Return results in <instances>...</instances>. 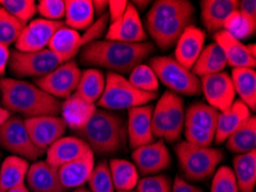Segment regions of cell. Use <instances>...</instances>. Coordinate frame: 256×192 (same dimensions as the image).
Here are the masks:
<instances>
[{
	"label": "cell",
	"mask_w": 256,
	"mask_h": 192,
	"mask_svg": "<svg viewBox=\"0 0 256 192\" xmlns=\"http://www.w3.org/2000/svg\"><path fill=\"white\" fill-rule=\"evenodd\" d=\"M150 42L124 43L118 41H96L80 51V62L88 67L107 68L112 73L130 74L154 52Z\"/></svg>",
	"instance_id": "1"
},
{
	"label": "cell",
	"mask_w": 256,
	"mask_h": 192,
	"mask_svg": "<svg viewBox=\"0 0 256 192\" xmlns=\"http://www.w3.org/2000/svg\"><path fill=\"white\" fill-rule=\"evenodd\" d=\"M194 13V6L188 0H158L146 14V29L158 48L169 50L193 25Z\"/></svg>",
	"instance_id": "2"
},
{
	"label": "cell",
	"mask_w": 256,
	"mask_h": 192,
	"mask_svg": "<svg viewBox=\"0 0 256 192\" xmlns=\"http://www.w3.org/2000/svg\"><path fill=\"white\" fill-rule=\"evenodd\" d=\"M0 100L10 114L26 119L38 116H58L61 100L42 91L37 85L18 78L0 77Z\"/></svg>",
	"instance_id": "3"
},
{
	"label": "cell",
	"mask_w": 256,
	"mask_h": 192,
	"mask_svg": "<svg viewBox=\"0 0 256 192\" xmlns=\"http://www.w3.org/2000/svg\"><path fill=\"white\" fill-rule=\"evenodd\" d=\"M94 154L110 155L124 150L128 143L126 122L122 115L96 108L83 128L74 131Z\"/></svg>",
	"instance_id": "4"
},
{
	"label": "cell",
	"mask_w": 256,
	"mask_h": 192,
	"mask_svg": "<svg viewBox=\"0 0 256 192\" xmlns=\"http://www.w3.org/2000/svg\"><path fill=\"white\" fill-rule=\"evenodd\" d=\"M184 179L202 182L216 171L224 158L218 148L196 146L188 142H180L174 147Z\"/></svg>",
	"instance_id": "5"
},
{
	"label": "cell",
	"mask_w": 256,
	"mask_h": 192,
	"mask_svg": "<svg viewBox=\"0 0 256 192\" xmlns=\"http://www.w3.org/2000/svg\"><path fill=\"white\" fill-rule=\"evenodd\" d=\"M158 98V93L144 92L134 88L128 78L110 72L106 76V85L102 96L96 105L107 111L130 109L147 105Z\"/></svg>",
	"instance_id": "6"
},
{
	"label": "cell",
	"mask_w": 256,
	"mask_h": 192,
	"mask_svg": "<svg viewBox=\"0 0 256 192\" xmlns=\"http://www.w3.org/2000/svg\"><path fill=\"white\" fill-rule=\"evenodd\" d=\"M150 67L162 84L176 95L198 96L201 92L200 78L192 70L183 67L172 57H154L150 59Z\"/></svg>",
	"instance_id": "7"
},
{
	"label": "cell",
	"mask_w": 256,
	"mask_h": 192,
	"mask_svg": "<svg viewBox=\"0 0 256 192\" xmlns=\"http://www.w3.org/2000/svg\"><path fill=\"white\" fill-rule=\"evenodd\" d=\"M61 64V59L48 49L37 52H20L13 50L10 53L7 67L15 77L40 78L48 75Z\"/></svg>",
	"instance_id": "8"
},
{
	"label": "cell",
	"mask_w": 256,
	"mask_h": 192,
	"mask_svg": "<svg viewBox=\"0 0 256 192\" xmlns=\"http://www.w3.org/2000/svg\"><path fill=\"white\" fill-rule=\"evenodd\" d=\"M0 146L13 155L34 161L45 153L31 140L24 120L18 115H12L0 125Z\"/></svg>",
	"instance_id": "9"
},
{
	"label": "cell",
	"mask_w": 256,
	"mask_h": 192,
	"mask_svg": "<svg viewBox=\"0 0 256 192\" xmlns=\"http://www.w3.org/2000/svg\"><path fill=\"white\" fill-rule=\"evenodd\" d=\"M82 70L75 60L62 62L48 75L36 78L34 85L56 99H67L75 93Z\"/></svg>",
	"instance_id": "10"
},
{
	"label": "cell",
	"mask_w": 256,
	"mask_h": 192,
	"mask_svg": "<svg viewBox=\"0 0 256 192\" xmlns=\"http://www.w3.org/2000/svg\"><path fill=\"white\" fill-rule=\"evenodd\" d=\"M64 26V21H50L42 18L34 19L26 23L15 43V50L20 52H37L48 49L53 35Z\"/></svg>",
	"instance_id": "11"
},
{
	"label": "cell",
	"mask_w": 256,
	"mask_h": 192,
	"mask_svg": "<svg viewBox=\"0 0 256 192\" xmlns=\"http://www.w3.org/2000/svg\"><path fill=\"white\" fill-rule=\"evenodd\" d=\"M134 164L144 176L158 175L172 166V155L164 139L134 148Z\"/></svg>",
	"instance_id": "12"
},
{
	"label": "cell",
	"mask_w": 256,
	"mask_h": 192,
	"mask_svg": "<svg viewBox=\"0 0 256 192\" xmlns=\"http://www.w3.org/2000/svg\"><path fill=\"white\" fill-rule=\"evenodd\" d=\"M200 84L208 105L216 111L222 113L234 104L236 91L231 76L228 73L222 72L201 77Z\"/></svg>",
	"instance_id": "13"
},
{
	"label": "cell",
	"mask_w": 256,
	"mask_h": 192,
	"mask_svg": "<svg viewBox=\"0 0 256 192\" xmlns=\"http://www.w3.org/2000/svg\"><path fill=\"white\" fill-rule=\"evenodd\" d=\"M30 138L38 148L45 151L64 136L67 125L61 116H38L24 119Z\"/></svg>",
	"instance_id": "14"
},
{
	"label": "cell",
	"mask_w": 256,
	"mask_h": 192,
	"mask_svg": "<svg viewBox=\"0 0 256 192\" xmlns=\"http://www.w3.org/2000/svg\"><path fill=\"white\" fill-rule=\"evenodd\" d=\"M104 39L124 43H142L147 39V34L139 17L138 10L131 3H128L126 13L115 22H110L106 30Z\"/></svg>",
	"instance_id": "15"
},
{
	"label": "cell",
	"mask_w": 256,
	"mask_h": 192,
	"mask_svg": "<svg viewBox=\"0 0 256 192\" xmlns=\"http://www.w3.org/2000/svg\"><path fill=\"white\" fill-rule=\"evenodd\" d=\"M153 108L154 106L147 104L129 109L126 122L128 142L134 150L155 142L152 131Z\"/></svg>",
	"instance_id": "16"
},
{
	"label": "cell",
	"mask_w": 256,
	"mask_h": 192,
	"mask_svg": "<svg viewBox=\"0 0 256 192\" xmlns=\"http://www.w3.org/2000/svg\"><path fill=\"white\" fill-rule=\"evenodd\" d=\"M26 186L30 192H68L60 181L58 168L40 160L29 166Z\"/></svg>",
	"instance_id": "17"
},
{
	"label": "cell",
	"mask_w": 256,
	"mask_h": 192,
	"mask_svg": "<svg viewBox=\"0 0 256 192\" xmlns=\"http://www.w3.org/2000/svg\"><path fill=\"white\" fill-rule=\"evenodd\" d=\"M206 34L194 25L188 27L180 35L174 49V59L186 69L192 70L204 50Z\"/></svg>",
	"instance_id": "18"
},
{
	"label": "cell",
	"mask_w": 256,
	"mask_h": 192,
	"mask_svg": "<svg viewBox=\"0 0 256 192\" xmlns=\"http://www.w3.org/2000/svg\"><path fill=\"white\" fill-rule=\"evenodd\" d=\"M90 150L88 145L77 136H64L46 150V162L56 168H60Z\"/></svg>",
	"instance_id": "19"
},
{
	"label": "cell",
	"mask_w": 256,
	"mask_h": 192,
	"mask_svg": "<svg viewBox=\"0 0 256 192\" xmlns=\"http://www.w3.org/2000/svg\"><path fill=\"white\" fill-rule=\"evenodd\" d=\"M94 168V153L90 150L80 158L58 168L60 181L67 190L78 189L88 183Z\"/></svg>",
	"instance_id": "20"
},
{
	"label": "cell",
	"mask_w": 256,
	"mask_h": 192,
	"mask_svg": "<svg viewBox=\"0 0 256 192\" xmlns=\"http://www.w3.org/2000/svg\"><path fill=\"white\" fill-rule=\"evenodd\" d=\"M217 45L222 49L226 62L232 68H253L255 69L256 60L248 53L246 45L242 42L232 37L226 30H220L214 34Z\"/></svg>",
	"instance_id": "21"
},
{
	"label": "cell",
	"mask_w": 256,
	"mask_h": 192,
	"mask_svg": "<svg viewBox=\"0 0 256 192\" xmlns=\"http://www.w3.org/2000/svg\"><path fill=\"white\" fill-rule=\"evenodd\" d=\"M238 0H202L200 2L201 21L209 33L223 30L224 23L236 11Z\"/></svg>",
	"instance_id": "22"
},
{
	"label": "cell",
	"mask_w": 256,
	"mask_h": 192,
	"mask_svg": "<svg viewBox=\"0 0 256 192\" xmlns=\"http://www.w3.org/2000/svg\"><path fill=\"white\" fill-rule=\"evenodd\" d=\"M96 109V104H92L76 93H72L61 104L60 114L67 128L76 131L88 123V121L94 114Z\"/></svg>",
	"instance_id": "23"
},
{
	"label": "cell",
	"mask_w": 256,
	"mask_h": 192,
	"mask_svg": "<svg viewBox=\"0 0 256 192\" xmlns=\"http://www.w3.org/2000/svg\"><path fill=\"white\" fill-rule=\"evenodd\" d=\"M250 111L242 100H234L226 111L220 113L215 130L216 144H222L228 139L232 132L240 127L244 121L250 117Z\"/></svg>",
	"instance_id": "24"
},
{
	"label": "cell",
	"mask_w": 256,
	"mask_h": 192,
	"mask_svg": "<svg viewBox=\"0 0 256 192\" xmlns=\"http://www.w3.org/2000/svg\"><path fill=\"white\" fill-rule=\"evenodd\" d=\"M28 169V160L16 155L7 156L0 167V192L24 185Z\"/></svg>",
	"instance_id": "25"
},
{
	"label": "cell",
	"mask_w": 256,
	"mask_h": 192,
	"mask_svg": "<svg viewBox=\"0 0 256 192\" xmlns=\"http://www.w3.org/2000/svg\"><path fill=\"white\" fill-rule=\"evenodd\" d=\"M80 35L78 31L67 26L61 28L53 35L48 49L59 57L62 62L74 60L80 51Z\"/></svg>",
	"instance_id": "26"
},
{
	"label": "cell",
	"mask_w": 256,
	"mask_h": 192,
	"mask_svg": "<svg viewBox=\"0 0 256 192\" xmlns=\"http://www.w3.org/2000/svg\"><path fill=\"white\" fill-rule=\"evenodd\" d=\"M166 92H168V113H166L164 140L169 143L180 142L185 125L184 101L176 93L172 91Z\"/></svg>",
	"instance_id": "27"
},
{
	"label": "cell",
	"mask_w": 256,
	"mask_h": 192,
	"mask_svg": "<svg viewBox=\"0 0 256 192\" xmlns=\"http://www.w3.org/2000/svg\"><path fill=\"white\" fill-rule=\"evenodd\" d=\"M226 148L232 153L245 154L255 151L256 146V117L250 115L240 127L228 137Z\"/></svg>",
	"instance_id": "28"
},
{
	"label": "cell",
	"mask_w": 256,
	"mask_h": 192,
	"mask_svg": "<svg viewBox=\"0 0 256 192\" xmlns=\"http://www.w3.org/2000/svg\"><path fill=\"white\" fill-rule=\"evenodd\" d=\"M94 11L91 0H67L64 25L74 30H88L94 22Z\"/></svg>",
	"instance_id": "29"
},
{
	"label": "cell",
	"mask_w": 256,
	"mask_h": 192,
	"mask_svg": "<svg viewBox=\"0 0 256 192\" xmlns=\"http://www.w3.org/2000/svg\"><path fill=\"white\" fill-rule=\"evenodd\" d=\"M228 66L226 56L222 49L216 43H212L204 48L199 58L192 68V73L196 77H204L212 74L222 73Z\"/></svg>",
	"instance_id": "30"
},
{
	"label": "cell",
	"mask_w": 256,
	"mask_h": 192,
	"mask_svg": "<svg viewBox=\"0 0 256 192\" xmlns=\"http://www.w3.org/2000/svg\"><path fill=\"white\" fill-rule=\"evenodd\" d=\"M236 95L250 111L256 109V72L253 68H234L231 74Z\"/></svg>",
	"instance_id": "31"
},
{
	"label": "cell",
	"mask_w": 256,
	"mask_h": 192,
	"mask_svg": "<svg viewBox=\"0 0 256 192\" xmlns=\"http://www.w3.org/2000/svg\"><path fill=\"white\" fill-rule=\"evenodd\" d=\"M234 174L239 192H254L256 184V152L236 154L234 159Z\"/></svg>",
	"instance_id": "32"
},
{
	"label": "cell",
	"mask_w": 256,
	"mask_h": 192,
	"mask_svg": "<svg viewBox=\"0 0 256 192\" xmlns=\"http://www.w3.org/2000/svg\"><path fill=\"white\" fill-rule=\"evenodd\" d=\"M115 190L132 191L139 182V173L132 162L126 159H113L108 163Z\"/></svg>",
	"instance_id": "33"
},
{
	"label": "cell",
	"mask_w": 256,
	"mask_h": 192,
	"mask_svg": "<svg viewBox=\"0 0 256 192\" xmlns=\"http://www.w3.org/2000/svg\"><path fill=\"white\" fill-rule=\"evenodd\" d=\"M104 85L106 77L102 70L88 68L82 72L75 93L92 104H96V101L102 96Z\"/></svg>",
	"instance_id": "34"
},
{
	"label": "cell",
	"mask_w": 256,
	"mask_h": 192,
	"mask_svg": "<svg viewBox=\"0 0 256 192\" xmlns=\"http://www.w3.org/2000/svg\"><path fill=\"white\" fill-rule=\"evenodd\" d=\"M218 116L220 112L210 105L194 103L185 112V125H194L215 134Z\"/></svg>",
	"instance_id": "35"
},
{
	"label": "cell",
	"mask_w": 256,
	"mask_h": 192,
	"mask_svg": "<svg viewBox=\"0 0 256 192\" xmlns=\"http://www.w3.org/2000/svg\"><path fill=\"white\" fill-rule=\"evenodd\" d=\"M226 33L231 35L238 41H244L254 36L256 31V23L242 15L240 12L234 11L224 23V28Z\"/></svg>",
	"instance_id": "36"
},
{
	"label": "cell",
	"mask_w": 256,
	"mask_h": 192,
	"mask_svg": "<svg viewBox=\"0 0 256 192\" xmlns=\"http://www.w3.org/2000/svg\"><path fill=\"white\" fill-rule=\"evenodd\" d=\"M26 26L0 6V44L6 48L15 44Z\"/></svg>",
	"instance_id": "37"
},
{
	"label": "cell",
	"mask_w": 256,
	"mask_h": 192,
	"mask_svg": "<svg viewBox=\"0 0 256 192\" xmlns=\"http://www.w3.org/2000/svg\"><path fill=\"white\" fill-rule=\"evenodd\" d=\"M128 81L132 84L134 88L144 92L158 93V80L153 69L148 65L140 64L134 68L132 72L129 74Z\"/></svg>",
	"instance_id": "38"
},
{
	"label": "cell",
	"mask_w": 256,
	"mask_h": 192,
	"mask_svg": "<svg viewBox=\"0 0 256 192\" xmlns=\"http://www.w3.org/2000/svg\"><path fill=\"white\" fill-rule=\"evenodd\" d=\"M0 6L26 25L37 14V4L34 0H0Z\"/></svg>",
	"instance_id": "39"
},
{
	"label": "cell",
	"mask_w": 256,
	"mask_h": 192,
	"mask_svg": "<svg viewBox=\"0 0 256 192\" xmlns=\"http://www.w3.org/2000/svg\"><path fill=\"white\" fill-rule=\"evenodd\" d=\"M88 183L90 192H115L110 166L106 161H100L94 166Z\"/></svg>",
	"instance_id": "40"
},
{
	"label": "cell",
	"mask_w": 256,
	"mask_h": 192,
	"mask_svg": "<svg viewBox=\"0 0 256 192\" xmlns=\"http://www.w3.org/2000/svg\"><path fill=\"white\" fill-rule=\"evenodd\" d=\"M166 113H168V92H164L158 100L152 113V131L155 138L164 139L166 131Z\"/></svg>",
	"instance_id": "41"
},
{
	"label": "cell",
	"mask_w": 256,
	"mask_h": 192,
	"mask_svg": "<svg viewBox=\"0 0 256 192\" xmlns=\"http://www.w3.org/2000/svg\"><path fill=\"white\" fill-rule=\"evenodd\" d=\"M210 192H239L234 170L230 167L222 166L215 171Z\"/></svg>",
	"instance_id": "42"
},
{
	"label": "cell",
	"mask_w": 256,
	"mask_h": 192,
	"mask_svg": "<svg viewBox=\"0 0 256 192\" xmlns=\"http://www.w3.org/2000/svg\"><path fill=\"white\" fill-rule=\"evenodd\" d=\"M136 189L137 192H172V179L164 174L145 176L139 179Z\"/></svg>",
	"instance_id": "43"
},
{
	"label": "cell",
	"mask_w": 256,
	"mask_h": 192,
	"mask_svg": "<svg viewBox=\"0 0 256 192\" xmlns=\"http://www.w3.org/2000/svg\"><path fill=\"white\" fill-rule=\"evenodd\" d=\"M185 142L196 146L210 147L215 140L214 132L206 130V129L194 127V125H184Z\"/></svg>",
	"instance_id": "44"
},
{
	"label": "cell",
	"mask_w": 256,
	"mask_h": 192,
	"mask_svg": "<svg viewBox=\"0 0 256 192\" xmlns=\"http://www.w3.org/2000/svg\"><path fill=\"white\" fill-rule=\"evenodd\" d=\"M37 13L42 19L50 21H61L66 13V2L64 0H40L37 4Z\"/></svg>",
	"instance_id": "45"
},
{
	"label": "cell",
	"mask_w": 256,
	"mask_h": 192,
	"mask_svg": "<svg viewBox=\"0 0 256 192\" xmlns=\"http://www.w3.org/2000/svg\"><path fill=\"white\" fill-rule=\"evenodd\" d=\"M128 3L126 0H110L108 2V18L110 22H115L121 19L126 13Z\"/></svg>",
	"instance_id": "46"
},
{
	"label": "cell",
	"mask_w": 256,
	"mask_h": 192,
	"mask_svg": "<svg viewBox=\"0 0 256 192\" xmlns=\"http://www.w3.org/2000/svg\"><path fill=\"white\" fill-rule=\"evenodd\" d=\"M236 11L245 15L250 21L256 23V2L255 0H240Z\"/></svg>",
	"instance_id": "47"
},
{
	"label": "cell",
	"mask_w": 256,
	"mask_h": 192,
	"mask_svg": "<svg viewBox=\"0 0 256 192\" xmlns=\"http://www.w3.org/2000/svg\"><path fill=\"white\" fill-rule=\"evenodd\" d=\"M172 192H204L199 186L193 185L184 179L182 176H176L172 185Z\"/></svg>",
	"instance_id": "48"
},
{
	"label": "cell",
	"mask_w": 256,
	"mask_h": 192,
	"mask_svg": "<svg viewBox=\"0 0 256 192\" xmlns=\"http://www.w3.org/2000/svg\"><path fill=\"white\" fill-rule=\"evenodd\" d=\"M10 51L8 48L0 44V77H2L6 73V68L8 66Z\"/></svg>",
	"instance_id": "49"
},
{
	"label": "cell",
	"mask_w": 256,
	"mask_h": 192,
	"mask_svg": "<svg viewBox=\"0 0 256 192\" xmlns=\"http://www.w3.org/2000/svg\"><path fill=\"white\" fill-rule=\"evenodd\" d=\"M92 5L94 14L99 15V17L106 14V11L108 9V2H106V0H94V2H92Z\"/></svg>",
	"instance_id": "50"
},
{
	"label": "cell",
	"mask_w": 256,
	"mask_h": 192,
	"mask_svg": "<svg viewBox=\"0 0 256 192\" xmlns=\"http://www.w3.org/2000/svg\"><path fill=\"white\" fill-rule=\"evenodd\" d=\"M10 116H12L10 113L7 111L6 108H4L2 106H0V125H2V123H5Z\"/></svg>",
	"instance_id": "51"
},
{
	"label": "cell",
	"mask_w": 256,
	"mask_h": 192,
	"mask_svg": "<svg viewBox=\"0 0 256 192\" xmlns=\"http://www.w3.org/2000/svg\"><path fill=\"white\" fill-rule=\"evenodd\" d=\"M246 49H247V51H248V53L250 54L252 57L253 58H256V45L255 44H248V45H246Z\"/></svg>",
	"instance_id": "52"
},
{
	"label": "cell",
	"mask_w": 256,
	"mask_h": 192,
	"mask_svg": "<svg viewBox=\"0 0 256 192\" xmlns=\"http://www.w3.org/2000/svg\"><path fill=\"white\" fill-rule=\"evenodd\" d=\"M6 192H30V191L28 190V187H26V184H24V185H21V186H18V187H15V189H12V190L6 191Z\"/></svg>",
	"instance_id": "53"
},
{
	"label": "cell",
	"mask_w": 256,
	"mask_h": 192,
	"mask_svg": "<svg viewBox=\"0 0 256 192\" xmlns=\"http://www.w3.org/2000/svg\"><path fill=\"white\" fill-rule=\"evenodd\" d=\"M74 192H90V190L84 189V187H78V189H75V191Z\"/></svg>",
	"instance_id": "54"
},
{
	"label": "cell",
	"mask_w": 256,
	"mask_h": 192,
	"mask_svg": "<svg viewBox=\"0 0 256 192\" xmlns=\"http://www.w3.org/2000/svg\"><path fill=\"white\" fill-rule=\"evenodd\" d=\"M126 192H134V191H126Z\"/></svg>",
	"instance_id": "55"
},
{
	"label": "cell",
	"mask_w": 256,
	"mask_h": 192,
	"mask_svg": "<svg viewBox=\"0 0 256 192\" xmlns=\"http://www.w3.org/2000/svg\"><path fill=\"white\" fill-rule=\"evenodd\" d=\"M0 158H2V154H0Z\"/></svg>",
	"instance_id": "56"
},
{
	"label": "cell",
	"mask_w": 256,
	"mask_h": 192,
	"mask_svg": "<svg viewBox=\"0 0 256 192\" xmlns=\"http://www.w3.org/2000/svg\"><path fill=\"white\" fill-rule=\"evenodd\" d=\"M0 98H2V97H0Z\"/></svg>",
	"instance_id": "57"
}]
</instances>
